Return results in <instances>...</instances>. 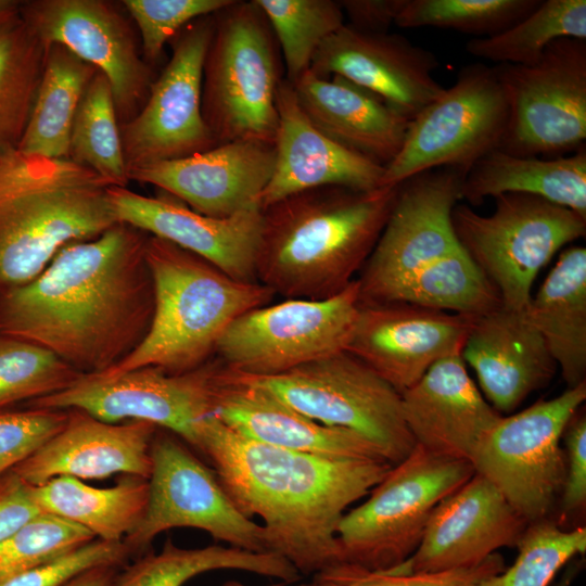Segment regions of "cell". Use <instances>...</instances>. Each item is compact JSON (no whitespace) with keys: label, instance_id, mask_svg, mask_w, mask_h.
<instances>
[{"label":"cell","instance_id":"cell-51","mask_svg":"<svg viewBox=\"0 0 586 586\" xmlns=\"http://www.w3.org/2000/svg\"><path fill=\"white\" fill-rule=\"evenodd\" d=\"M117 568L102 565L90 569L73 578L64 586H110L117 575Z\"/></svg>","mask_w":586,"mask_h":586},{"label":"cell","instance_id":"cell-52","mask_svg":"<svg viewBox=\"0 0 586 586\" xmlns=\"http://www.w3.org/2000/svg\"><path fill=\"white\" fill-rule=\"evenodd\" d=\"M21 2L17 0H0V24L18 14Z\"/></svg>","mask_w":586,"mask_h":586},{"label":"cell","instance_id":"cell-42","mask_svg":"<svg viewBox=\"0 0 586 586\" xmlns=\"http://www.w3.org/2000/svg\"><path fill=\"white\" fill-rule=\"evenodd\" d=\"M81 374L41 346L0 334V409L59 393Z\"/></svg>","mask_w":586,"mask_h":586},{"label":"cell","instance_id":"cell-2","mask_svg":"<svg viewBox=\"0 0 586 586\" xmlns=\"http://www.w3.org/2000/svg\"><path fill=\"white\" fill-rule=\"evenodd\" d=\"M221 485L249 518L257 515L267 550L301 574L342 562L337 526L348 506L377 486L393 464L341 459L270 446L247 438L216 417L207 418L198 448Z\"/></svg>","mask_w":586,"mask_h":586},{"label":"cell","instance_id":"cell-50","mask_svg":"<svg viewBox=\"0 0 586 586\" xmlns=\"http://www.w3.org/2000/svg\"><path fill=\"white\" fill-rule=\"evenodd\" d=\"M406 0H343L339 1L351 27L366 33H388V28Z\"/></svg>","mask_w":586,"mask_h":586},{"label":"cell","instance_id":"cell-11","mask_svg":"<svg viewBox=\"0 0 586 586\" xmlns=\"http://www.w3.org/2000/svg\"><path fill=\"white\" fill-rule=\"evenodd\" d=\"M493 67L508 104L499 150L552 158L585 146L586 40L559 38L533 64Z\"/></svg>","mask_w":586,"mask_h":586},{"label":"cell","instance_id":"cell-5","mask_svg":"<svg viewBox=\"0 0 586 586\" xmlns=\"http://www.w3.org/2000/svg\"><path fill=\"white\" fill-rule=\"evenodd\" d=\"M145 258L154 285V313L140 345L97 374L115 375L142 367L183 373L206 364L227 328L275 294L257 281L238 280L208 260L153 235Z\"/></svg>","mask_w":586,"mask_h":586},{"label":"cell","instance_id":"cell-53","mask_svg":"<svg viewBox=\"0 0 586 586\" xmlns=\"http://www.w3.org/2000/svg\"><path fill=\"white\" fill-rule=\"evenodd\" d=\"M579 564H571L565 570V573L561 576V578L557 582L555 586H571L573 583L576 574L579 571Z\"/></svg>","mask_w":586,"mask_h":586},{"label":"cell","instance_id":"cell-44","mask_svg":"<svg viewBox=\"0 0 586 586\" xmlns=\"http://www.w3.org/2000/svg\"><path fill=\"white\" fill-rule=\"evenodd\" d=\"M232 0H123L136 27L143 59L151 65L164 47L192 21L212 15Z\"/></svg>","mask_w":586,"mask_h":586},{"label":"cell","instance_id":"cell-54","mask_svg":"<svg viewBox=\"0 0 586 586\" xmlns=\"http://www.w3.org/2000/svg\"><path fill=\"white\" fill-rule=\"evenodd\" d=\"M221 586H249V585L242 584L238 581H228L224 583ZM272 586H281V585H272ZM300 586H330V585L315 579L311 585H300Z\"/></svg>","mask_w":586,"mask_h":586},{"label":"cell","instance_id":"cell-40","mask_svg":"<svg viewBox=\"0 0 586 586\" xmlns=\"http://www.w3.org/2000/svg\"><path fill=\"white\" fill-rule=\"evenodd\" d=\"M542 0H406L395 25L437 27L489 37L533 12Z\"/></svg>","mask_w":586,"mask_h":586},{"label":"cell","instance_id":"cell-6","mask_svg":"<svg viewBox=\"0 0 586 586\" xmlns=\"http://www.w3.org/2000/svg\"><path fill=\"white\" fill-rule=\"evenodd\" d=\"M213 17L202 73L204 122L218 144H275L284 68L271 26L255 0H232Z\"/></svg>","mask_w":586,"mask_h":586},{"label":"cell","instance_id":"cell-3","mask_svg":"<svg viewBox=\"0 0 586 586\" xmlns=\"http://www.w3.org/2000/svg\"><path fill=\"white\" fill-rule=\"evenodd\" d=\"M399 184L319 187L262 208L256 281L284 298L323 300L344 291L377 244Z\"/></svg>","mask_w":586,"mask_h":586},{"label":"cell","instance_id":"cell-14","mask_svg":"<svg viewBox=\"0 0 586 586\" xmlns=\"http://www.w3.org/2000/svg\"><path fill=\"white\" fill-rule=\"evenodd\" d=\"M151 460L144 515L123 540L131 555L145 550L160 533L176 527L202 530L230 547L268 552L262 524L237 507L215 471L180 437L157 429Z\"/></svg>","mask_w":586,"mask_h":586},{"label":"cell","instance_id":"cell-20","mask_svg":"<svg viewBox=\"0 0 586 586\" xmlns=\"http://www.w3.org/2000/svg\"><path fill=\"white\" fill-rule=\"evenodd\" d=\"M437 66L431 51L402 35L366 33L344 24L319 46L309 72L343 77L411 120L445 89L433 77Z\"/></svg>","mask_w":586,"mask_h":586},{"label":"cell","instance_id":"cell-7","mask_svg":"<svg viewBox=\"0 0 586 586\" xmlns=\"http://www.w3.org/2000/svg\"><path fill=\"white\" fill-rule=\"evenodd\" d=\"M474 473L470 461L416 444L369 498L341 519L336 537L342 562L371 572H390L403 564L418 548L435 507Z\"/></svg>","mask_w":586,"mask_h":586},{"label":"cell","instance_id":"cell-1","mask_svg":"<svg viewBox=\"0 0 586 586\" xmlns=\"http://www.w3.org/2000/svg\"><path fill=\"white\" fill-rule=\"evenodd\" d=\"M148 237L118 221L65 245L37 278L0 295V334L41 346L85 374L114 367L152 322Z\"/></svg>","mask_w":586,"mask_h":586},{"label":"cell","instance_id":"cell-48","mask_svg":"<svg viewBox=\"0 0 586 586\" xmlns=\"http://www.w3.org/2000/svg\"><path fill=\"white\" fill-rule=\"evenodd\" d=\"M562 438L566 471L560 499L562 515H568L584 508L586 502V417L579 409L568 422Z\"/></svg>","mask_w":586,"mask_h":586},{"label":"cell","instance_id":"cell-33","mask_svg":"<svg viewBox=\"0 0 586 586\" xmlns=\"http://www.w3.org/2000/svg\"><path fill=\"white\" fill-rule=\"evenodd\" d=\"M98 72L64 46L49 44L35 104L17 151L49 160L68 158L76 110Z\"/></svg>","mask_w":586,"mask_h":586},{"label":"cell","instance_id":"cell-18","mask_svg":"<svg viewBox=\"0 0 586 586\" xmlns=\"http://www.w3.org/2000/svg\"><path fill=\"white\" fill-rule=\"evenodd\" d=\"M20 15L47 46H64L109 79L119 124L142 109L155 78L135 29L116 4L104 0L22 1Z\"/></svg>","mask_w":586,"mask_h":586},{"label":"cell","instance_id":"cell-23","mask_svg":"<svg viewBox=\"0 0 586 586\" xmlns=\"http://www.w3.org/2000/svg\"><path fill=\"white\" fill-rule=\"evenodd\" d=\"M106 194L117 221L169 241L238 280L256 281L262 208L219 219L199 214L167 193L152 198L110 186Z\"/></svg>","mask_w":586,"mask_h":586},{"label":"cell","instance_id":"cell-30","mask_svg":"<svg viewBox=\"0 0 586 586\" xmlns=\"http://www.w3.org/2000/svg\"><path fill=\"white\" fill-rule=\"evenodd\" d=\"M555 359L568 387L586 374V249L562 251L524 309Z\"/></svg>","mask_w":586,"mask_h":586},{"label":"cell","instance_id":"cell-37","mask_svg":"<svg viewBox=\"0 0 586 586\" xmlns=\"http://www.w3.org/2000/svg\"><path fill=\"white\" fill-rule=\"evenodd\" d=\"M586 40L585 0H544L505 31L471 39L466 51L497 64L528 65L559 38Z\"/></svg>","mask_w":586,"mask_h":586},{"label":"cell","instance_id":"cell-19","mask_svg":"<svg viewBox=\"0 0 586 586\" xmlns=\"http://www.w3.org/2000/svg\"><path fill=\"white\" fill-rule=\"evenodd\" d=\"M473 318L405 303L360 305L346 351L402 394L437 361L461 355Z\"/></svg>","mask_w":586,"mask_h":586},{"label":"cell","instance_id":"cell-16","mask_svg":"<svg viewBox=\"0 0 586 586\" xmlns=\"http://www.w3.org/2000/svg\"><path fill=\"white\" fill-rule=\"evenodd\" d=\"M212 15L184 26L169 42L171 56L154 79L142 109L119 124L128 171L173 161L218 145L201 110L202 73L213 34Z\"/></svg>","mask_w":586,"mask_h":586},{"label":"cell","instance_id":"cell-29","mask_svg":"<svg viewBox=\"0 0 586 586\" xmlns=\"http://www.w3.org/2000/svg\"><path fill=\"white\" fill-rule=\"evenodd\" d=\"M291 85L306 116L337 143L384 167L400 151L410 120L374 93L309 71Z\"/></svg>","mask_w":586,"mask_h":586},{"label":"cell","instance_id":"cell-9","mask_svg":"<svg viewBox=\"0 0 586 586\" xmlns=\"http://www.w3.org/2000/svg\"><path fill=\"white\" fill-rule=\"evenodd\" d=\"M235 373L319 423L365 436L393 466L416 446L402 394L347 351L275 375Z\"/></svg>","mask_w":586,"mask_h":586},{"label":"cell","instance_id":"cell-28","mask_svg":"<svg viewBox=\"0 0 586 586\" xmlns=\"http://www.w3.org/2000/svg\"><path fill=\"white\" fill-rule=\"evenodd\" d=\"M402 406L416 444L470 462L483 435L501 418L470 378L461 355L434 364L402 393Z\"/></svg>","mask_w":586,"mask_h":586},{"label":"cell","instance_id":"cell-10","mask_svg":"<svg viewBox=\"0 0 586 586\" xmlns=\"http://www.w3.org/2000/svg\"><path fill=\"white\" fill-rule=\"evenodd\" d=\"M586 399V381L502 417L483 435L471 463L530 524L547 519L566 471L564 429Z\"/></svg>","mask_w":586,"mask_h":586},{"label":"cell","instance_id":"cell-21","mask_svg":"<svg viewBox=\"0 0 586 586\" xmlns=\"http://www.w3.org/2000/svg\"><path fill=\"white\" fill-rule=\"evenodd\" d=\"M528 523L481 474L433 510L422 539L396 574L434 573L474 566L502 547H517Z\"/></svg>","mask_w":586,"mask_h":586},{"label":"cell","instance_id":"cell-41","mask_svg":"<svg viewBox=\"0 0 586 586\" xmlns=\"http://www.w3.org/2000/svg\"><path fill=\"white\" fill-rule=\"evenodd\" d=\"M514 563L475 586H549L576 555L586 551V528L561 530L549 519L530 523L518 545Z\"/></svg>","mask_w":586,"mask_h":586},{"label":"cell","instance_id":"cell-24","mask_svg":"<svg viewBox=\"0 0 586 586\" xmlns=\"http://www.w3.org/2000/svg\"><path fill=\"white\" fill-rule=\"evenodd\" d=\"M213 416L237 433L270 446L329 458L386 460L365 436L306 417L221 362L213 384Z\"/></svg>","mask_w":586,"mask_h":586},{"label":"cell","instance_id":"cell-46","mask_svg":"<svg viewBox=\"0 0 586 586\" xmlns=\"http://www.w3.org/2000/svg\"><path fill=\"white\" fill-rule=\"evenodd\" d=\"M130 556L123 540L95 538L52 560L3 577L0 586H64L90 569L123 565Z\"/></svg>","mask_w":586,"mask_h":586},{"label":"cell","instance_id":"cell-17","mask_svg":"<svg viewBox=\"0 0 586 586\" xmlns=\"http://www.w3.org/2000/svg\"><path fill=\"white\" fill-rule=\"evenodd\" d=\"M463 177L461 170L442 167L399 184L385 226L357 279L360 305L380 304L413 271L461 249L453 212L461 200Z\"/></svg>","mask_w":586,"mask_h":586},{"label":"cell","instance_id":"cell-35","mask_svg":"<svg viewBox=\"0 0 586 586\" xmlns=\"http://www.w3.org/2000/svg\"><path fill=\"white\" fill-rule=\"evenodd\" d=\"M390 303L469 317H479L502 306L496 289L462 247L395 284L380 304Z\"/></svg>","mask_w":586,"mask_h":586},{"label":"cell","instance_id":"cell-32","mask_svg":"<svg viewBox=\"0 0 586 586\" xmlns=\"http://www.w3.org/2000/svg\"><path fill=\"white\" fill-rule=\"evenodd\" d=\"M41 510L76 523L95 538L120 542L142 520L149 499V480L123 474L112 487L97 488L72 476H56L30 485Z\"/></svg>","mask_w":586,"mask_h":586},{"label":"cell","instance_id":"cell-22","mask_svg":"<svg viewBox=\"0 0 586 586\" xmlns=\"http://www.w3.org/2000/svg\"><path fill=\"white\" fill-rule=\"evenodd\" d=\"M275 160V144L237 140L137 167L128 171V180L152 184L199 214L222 219L260 208Z\"/></svg>","mask_w":586,"mask_h":586},{"label":"cell","instance_id":"cell-49","mask_svg":"<svg viewBox=\"0 0 586 586\" xmlns=\"http://www.w3.org/2000/svg\"><path fill=\"white\" fill-rule=\"evenodd\" d=\"M40 513L28 483L12 471L0 479V542Z\"/></svg>","mask_w":586,"mask_h":586},{"label":"cell","instance_id":"cell-45","mask_svg":"<svg viewBox=\"0 0 586 586\" xmlns=\"http://www.w3.org/2000/svg\"><path fill=\"white\" fill-rule=\"evenodd\" d=\"M505 569V559L495 552L477 565L434 573L371 572L340 563L316 574L315 579L330 586H475Z\"/></svg>","mask_w":586,"mask_h":586},{"label":"cell","instance_id":"cell-34","mask_svg":"<svg viewBox=\"0 0 586 586\" xmlns=\"http://www.w3.org/2000/svg\"><path fill=\"white\" fill-rule=\"evenodd\" d=\"M216 570H240L286 583L302 575L286 559L272 552L218 545L187 549L167 539L160 552L140 557L117 573L110 586H182L196 575Z\"/></svg>","mask_w":586,"mask_h":586},{"label":"cell","instance_id":"cell-8","mask_svg":"<svg viewBox=\"0 0 586 586\" xmlns=\"http://www.w3.org/2000/svg\"><path fill=\"white\" fill-rule=\"evenodd\" d=\"M489 215L457 204L453 226L460 246L496 289L504 307L524 310L542 268L586 234V218L542 198L506 193Z\"/></svg>","mask_w":586,"mask_h":586},{"label":"cell","instance_id":"cell-15","mask_svg":"<svg viewBox=\"0 0 586 586\" xmlns=\"http://www.w3.org/2000/svg\"><path fill=\"white\" fill-rule=\"evenodd\" d=\"M217 364L183 373L142 367L115 375L85 374L67 388L26 403L30 408L78 409L105 422L146 421L198 448L213 416Z\"/></svg>","mask_w":586,"mask_h":586},{"label":"cell","instance_id":"cell-36","mask_svg":"<svg viewBox=\"0 0 586 586\" xmlns=\"http://www.w3.org/2000/svg\"><path fill=\"white\" fill-rule=\"evenodd\" d=\"M48 46L16 14L0 24V154L17 150L41 81Z\"/></svg>","mask_w":586,"mask_h":586},{"label":"cell","instance_id":"cell-27","mask_svg":"<svg viewBox=\"0 0 586 586\" xmlns=\"http://www.w3.org/2000/svg\"><path fill=\"white\" fill-rule=\"evenodd\" d=\"M461 358L474 370L481 393L499 413L514 410L557 371L524 310L504 306L473 318Z\"/></svg>","mask_w":586,"mask_h":586},{"label":"cell","instance_id":"cell-26","mask_svg":"<svg viewBox=\"0 0 586 586\" xmlns=\"http://www.w3.org/2000/svg\"><path fill=\"white\" fill-rule=\"evenodd\" d=\"M276 160L259 206L305 190L337 186L360 191L382 187L384 166L320 131L301 109L285 78L277 91Z\"/></svg>","mask_w":586,"mask_h":586},{"label":"cell","instance_id":"cell-31","mask_svg":"<svg viewBox=\"0 0 586 586\" xmlns=\"http://www.w3.org/2000/svg\"><path fill=\"white\" fill-rule=\"evenodd\" d=\"M506 193L530 194L586 218V150L552 158L518 156L496 149L464 174L461 199L480 205Z\"/></svg>","mask_w":586,"mask_h":586},{"label":"cell","instance_id":"cell-25","mask_svg":"<svg viewBox=\"0 0 586 586\" xmlns=\"http://www.w3.org/2000/svg\"><path fill=\"white\" fill-rule=\"evenodd\" d=\"M67 412L63 428L12 472L34 486L56 476L105 479L120 473L149 480L156 425L105 422L78 409Z\"/></svg>","mask_w":586,"mask_h":586},{"label":"cell","instance_id":"cell-39","mask_svg":"<svg viewBox=\"0 0 586 586\" xmlns=\"http://www.w3.org/2000/svg\"><path fill=\"white\" fill-rule=\"evenodd\" d=\"M255 1L271 26L282 55L284 78L291 84L309 71L322 41L345 24L339 1Z\"/></svg>","mask_w":586,"mask_h":586},{"label":"cell","instance_id":"cell-47","mask_svg":"<svg viewBox=\"0 0 586 586\" xmlns=\"http://www.w3.org/2000/svg\"><path fill=\"white\" fill-rule=\"evenodd\" d=\"M67 415V410L30 407L0 412V479L55 435Z\"/></svg>","mask_w":586,"mask_h":586},{"label":"cell","instance_id":"cell-38","mask_svg":"<svg viewBox=\"0 0 586 586\" xmlns=\"http://www.w3.org/2000/svg\"><path fill=\"white\" fill-rule=\"evenodd\" d=\"M68 160L90 168L111 186L126 187L129 181L112 87L101 72L90 80L76 110Z\"/></svg>","mask_w":586,"mask_h":586},{"label":"cell","instance_id":"cell-4","mask_svg":"<svg viewBox=\"0 0 586 586\" xmlns=\"http://www.w3.org/2000/svg\"><path fill=\"white\" fill-rule=\"evenodd\" d=\"M110 186L68 158L0 154V295L37 278L65 245L118 222Z\"/></svg>","mask_w":586,"mask_h":586},{"label":"cell","instance_id":"cell-13","mask_svg":"<svg viewBox=\"0 0 586 586\" xmlns=\"http://www.w3.org/2000/svg\"><path fill=\"white\" fill-rule=\"evenodd\" d=\"M359 309L357 279L329 298H285L259 306L227 328L215 353L226 368L239 373H283L346 351Z\"/></svg>","mask_w":586,"mask_h":586},{"label":"cell","instance_id":"cell-12","mask_svg":"<svg viewBox=\"0 0 586 586\" xmlns=\"http://www.w3.org/2000/svg\"><path fill=\"white\" fill-rule=\"evenodd\" d=\"M507 124L508 104L494 67L468 64L451 87L410 120L400 151L384 167L381 184L397 186L442 167L466 174L499 148Z\"/></svg>","mask_w":586,"mask_h":586},{"label":"cell","instance_id":"cell-43","mask_svg":"<svg viewBox=\"0 0 586 586\" xmlns=\"http://www.w3.org/2000/svg\"><path fill=\"white\" fill-rule=\"evenodd\" d=\"M95 539L85 527L41 512L0 542V579Z\"/></svg>","mask_w":586,"mask_h":586}]
</instances>
